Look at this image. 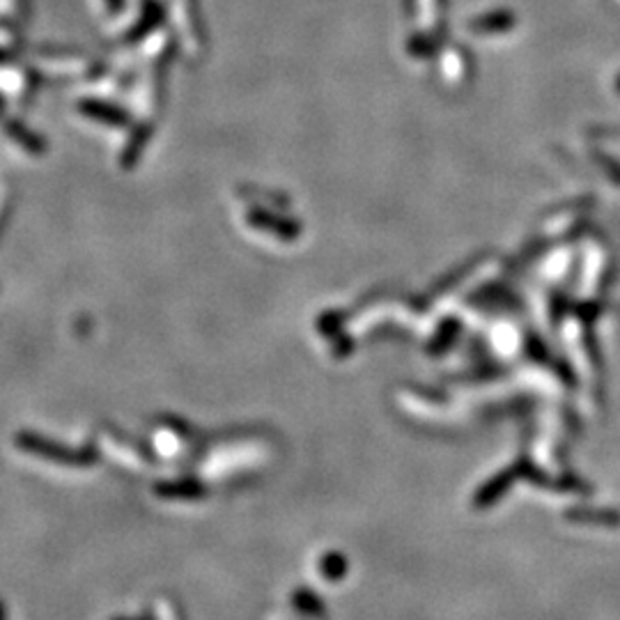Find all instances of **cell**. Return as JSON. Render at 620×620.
<instances>
[{
    "label": "cell",
    "mask_w": 620,
    "mask_h": 620,
    "mask_svg": "<svg viewBox=\"0 0 620 620\" xmlns=\"http://www.w3.org/2000/svg\"><path fill=\"white\" fill-rule=\"evenodd\" d=\"M0 620H7V615H5V606H3V602H0Z\"/></svg>",
    "instance_id": "6da1fadb"
}]
</instances>
